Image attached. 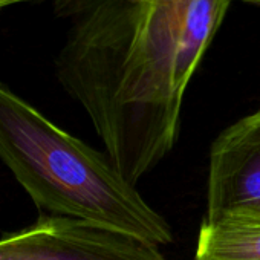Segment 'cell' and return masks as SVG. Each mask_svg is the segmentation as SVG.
<instances>
[{
    "instance_id": "cell-4",
    "label": "cell",
    "mask_w": 260,
    "mask_h": 260,
    "mask_svg": "<svg viewBox=\"0 0 260 260\" xmlns=\"http://www.w3.org/2000/svg\"><path fill=\"white\" fill-rule=\"evenodd\" d=\"M236 208L260 210V109L226 127L210 149L204 219Z\"/></svg>"
},
{
    "instance_id": "cell-1",
    "label": "cell",
    "mask_w": 260,
    "mask_h": 260,
    "mask_svg": "<svg viewBox=\"0 0 260 260\" xmlns=\"http://www.w3.org/2000/svg\"><path fill=\"white\" fill-rule=\"evenodd\" d=\"M231 0H87L57 77L135 185L175 147L187 86Z\"/></svg>"
},
{
    "instance_id": "cell-6",
    "label": "cell",
    "mask_w": 260,
    "mask_h": 260,
    "mask_svg": "<svg viewBox=\"0 0 260 260\" xmlns=\"http://www.w3.org/2000/svg\"><path fill=\"white\" fill-rule=\"evenodd\" d=\"M22 2H31V0H0V10L16 5V4H22Z\"/></svg>"
},
{
    "instance_id": "cell-2",
    "label": "cell",
    "mask_w": 260,
    "mask_h": 260,
    "mask_svg": "<svg viewBox=\"0 0 260 260\" xmlns=\"http://www.w3.org/2000/svg\"><path fill=\"white\" fill-rule=\"evenodd\" d=\"M0 161L39 210L93 223L155 246L173 231L107 156L64 132L0 83Z\"/></svg>"
},
{
    "instance_id": "cell-3",
    "label": "cell",
    "mask_w": 260,
    "mask_h": 260,
    "mask_svg": "<svg viewBox=\"0 0 260 260\" xmlns=\"http://www.w3.org/2000/svg\"><path fill=\"white\" fill-rule=\"evenodd\" d=\"M0 260H167L158 246L109 228L60 216H40L0 237Z\"/></svg>"
},
{
    "instance_id": "cell-5",
    "label": "cell",
    "mask_w": 260,
    "mask_h": 260,
    "mask_svg": "<svg viewBox=\"0 0 260 260\" xmlns=\"http://www.w3.org/2000/svg\"><path fill=\"white\" fill-rule=\"evenodd\" d=\"M194 260H260V210L236 208L204 219Z\"/></svg>"
}]
</instances>
